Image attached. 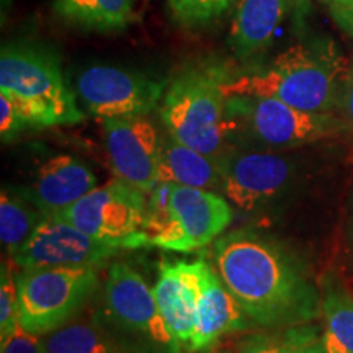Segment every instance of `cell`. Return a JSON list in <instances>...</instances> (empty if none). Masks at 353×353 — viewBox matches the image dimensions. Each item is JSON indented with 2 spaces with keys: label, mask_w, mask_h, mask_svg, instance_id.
I'll return each instance as SVG.
<instances>
[{
  "label": "cell",
  "mask_w": 353,
  "mask_h": 353,
  "mask_svg": "<svg viewBox=\"0 0 353 353\" xmlns=\"http://www.w3.org/2000/svg\"><path fill=\"white\" fill-rule=\"evenodd\" d=\"M159 180L203 190L219 188V157L206 156L196 149L182 144L180 141L172 138L169 132H165L162 136Z\"/></svg>",
  "instance_id": "cell-18"
},
{
  "label": "cell",
  "mask_w": 353,
  "mask_h": 353,
  "mask_svg": "<svg viewBox=\"0 0 353 353\" xmlns=\"http://www.w3.org/2000/svg\"><path fill=\"white\" fill-rule=\"evenodd\" d=\"M26 130H33L28 117L12 97L0 92V138H2V143H10Z\"/></svg>",
  "instance_id": "cell-26"
},
{
  "label": "cell",
  "mask_w": 353,
  "mask_h": 353,
  "mask_svg": "<svg viewBox=\"0 0 353 353\" xmlns=\"http://www.w3.org/2000/svg\"><path fill=\"white\" fill-rule=\"evenodd\" d=\"M249 327V317L224 285L223 278L205 257H200L195 332L188 352H203L224 335Z\"/></svg>",
  "instance_id": "cell-15"
},
{
  "label": "cell",
  "mask_w": 353,
  "mask_h": 353,
  "mask_svg": "<svg viewBox=\"0 0 353 353\" xmlns=\"http://www.w3.org/2000/svg\"><path fill=\"white\" fill-rule=\"evenodd\" d=\"M0 353H44V350L41 339L19 327L7 341L0 342Z\"/></svg>",
  "instance_id": "cell-27"
},
{
  "label": "cell",
  "mask_w": 353,
  "mask_h": 353,
  "mask_svg": "<svg viewBox=\"0 0 353 353\" xmlns=\"http://www.w3.org/2000/svg\"><path fill=\"white\" fill-rule=\"evenodd\" d=\"M54 13L85 32L125 30L132 20L134 0H54Z\"/></svg>",
  "instance_id": "cell-20"
},
{
  "label": "cell",
  "mask_w": 353,
  "mask_h": 353,
  "mask_svg": "<svg viewBox=\"0 0 353 353\" xmlns=\"http://www.w3.org/2000/svg\"><path fill=\"white\" fill-rule=\"evenodd\" d=\"M148 193L114 176L74 203L57 218L118 249L148 245Z\"/></svg>",
  "instance_id": "cell-8"
},
{
  "label": "cell",
  "mask_w": 353,
  "mask_h": 353,
  "mask_svg": "<svg viewBox=\"0 0 353 353\" xmlns=\"http://www.w3.org/2000/svg\"><path fill=\"white\" fill-rule=\"evenodd\" d=\"M97 187V176L81 159L61 154L39 167L32 198L44 216L57 218Z\"/></svg>",
  "instance_id": "cell-16"
},
{
  "label": "cell",
  "mask_w": 353,
  "mask_h": 353,
  "mask_svg": "<svg viewBox=\"0 0 353 353\" xmlns=\"http://www.w3.org/2000/svg\"><path fill=\"white\" fill-rule=\"evenodd\" d=\"M234 0H169L170 12L180 25L195 28L224 15Z\"/></svg>",
  "instance_id": "cell-24"
},
{
  "label": "cell",
  "mask_w": 353,
  "mask_h": 353,
  "mask_svg": "<svg viewBox=\"0 0 353 353\" xmlns=\"http://www.w3.org/2000/svg\"><path fill=\"white\" fill-rule=\"evenodd\" d=\"M103 139L114 175L149 193L157 187L162 136L148 117L107 118Z\"/></svg>",
  "instance_id": "cell-13"
},
{
  "label": "cell",
  "mask_w": 353,
  "mask_h": 353,
  "mask_svg": "<svg viewBox=\"0 0 353 353\" xmlns=\"http://www.w3.org/2000/svg\"><path fill=\"white\" fill-rule=\"evenodd\" d=\"M228 79L218 65H192L172 79L159 107L172 138L206 156L221 157L226 151Z\"/></svg>",
  "instance_id": "cell-4"
},
{
  "label": "cell",
  "mask_w": 353,
  "mask_h": 353,
  "mask_svg": "<svg viewBox=\"0 0 353 353\" xmlns=\"http://www.w3.org/2000/svg\"><path fill=\"white\" fill-rule=\"evenodd\" d=\"M120 250L68 221L46 216L12 262L20 268L99 267Z\"/></svg>",
  "instance_id": "cell-12"
},
{
  "label": "cell",
  "mask_w": 353,
  "mask_h": 353,
  "mask_svg": "<svg viewBox=\"0 0 353 353\" xmlns=\"http://www.w3.org/2000/svg\"><path fill=\"white\" fill-rule=\"evenodd\" d=\"M0 92L20 105L33 130L77 125L85 118L65 82L59 57L39 44L10 43L2 48Z\"/></svg>",
  "instance_id": "cell-3"
},
{
  "label": "cell",
  "mask_w": 353,
  "mask_h": 353,
  "mask_svg": "<svg viewBox=\"0 0 353 353\" xmlns=\"http://www.w3.org/2000/svg\"><path fill=\"white\" fill-rule=\"evenodd\" d=\"M348 239H350V244L353 247V203L350 210V219H348Z\"/></svg>",
  "instance_id": "cell-30"
},
{
  "label": "cell",
  "mask_w": 353,
  "mask_h": 353,
  "mask_svg": "<svg viewBox=\"0 0 353 353\" xmlns=\"http://www.w3.org/2000/svg\"><path fill=\"white\" fill-rule=\"evenodd\" d=\"M148 245L169 252H195L224 234L234 213L223 195L195 187L159 182L149 193Z\"/></svg>",
  "instance_id": "cell-5"
},
{
  "label": "cell",
  "mask_w": 353,
  "mask_h": 353,
  "mask_svg": "<svg viewBox=\"0 0 353 353\" xmlns=\"http://www.w3.org/2000/svg\"><path fill=\"white\" fill-rule=\"evenodd\" d=\"M285 6L286 0H241L229 37L234 54L247 59L265 50L283 19Z\"/></svg>",
  "instance_id": "cell-17"
},
{
  "label": "cell",
  "mask_w": 353,
  "mask_h": 353,
  "mask_svg": "<svg viewBox=\"0 0 353 353\" xmlns=\"http://www.w3.org/2000/svg\"><path fill=\"white\" fill-rule=\"evenodd\" d=\"M321 316L327 353H353V293L335 275L322 280Z\"/></svg>",
  "instance_id": "cell-19"
},
{
  "label": "cell",
  "mask_w": 353,
  "mask_h": 353,
  "mask_svg": "<svg viewBox=\"0 0 353 353\" xmlns=\"http://www.w3.org/2000/svg\"><path fill=\"white\" fill-rule=\"evenodd\" d=\"M200 259L195 262H164L154 285L159 309L174 341L175 353L188 352L195 332Z\"/></svg>",
  "instance_id": "cell-14"
},
{
  "label": "cell",
  "mask_w": 353,
  "mask_h": 353,
  "mask_svg": "<svg viewBox=\"0 0 353 353\" xmlns=\"http://www.w3.org/2000/svg\"><path fill=\"white\" fill-rule=\"evenodd\" d=\"M330 19L343 33L353 38V0H321Z\"/></svg>",
  "instance_id": "cell-28"
},
{
  "label": "cell",
  "mask_w": 353,
  "mask_h": 353,
  "mask_svg": "<svg viewBox=\"0 0 353 353\" xmlns=\"http://www.w3.org/2000/svg\"><path fill=\"white\" fill-rule=\"evenodd\" d=\"M46 218L33 198L21 196L10 188H2L0 195V239L8 257L13 259L30 241L34 229Z\"/></svg>",
  "instance_id": "cell-21"
},
{
  "label": "cell",
  "mask_w": 353,
  "mask_h": 353,
  "mask_svg": "<svg viewBox=\"0 0 353 353\" xmlns=\"http://www.w3.org/2000/svg\"><path fill=\"white\" fill-rule=\"evenodd\" d=\"M348 68L332 43H299L286 48L265 69L228 79L226 95L272 97L314 113L339 108Z\"/></svg>",
  "instance_id": "cell-2"
},
{
  "label": "cell",
  "mask_w": 353,
  "mask_h": 353,
  "mask_svg": "<svg viewBox=\"0 0 353 353\" xmlns=\"http://www.w3.org/2000/svg\"><path fill=\"white\" fill-rule=\"evenodd\" d=\"M39 339L44 353H123L97 321L72 319Z\"/></svg>",
  "instance_id": "cell-22"
},
{
  "label": "cell",
  "mask_w": 353,
  "mask_h": 353,
  "mask_svg": "<svg viewBox=\"0 0 353 353\" xmlns=\"http://www.w3.org/2000/svg\"><path fill=\"white\" fill-rule=\"evenodd\" d=\"M239 353H327L324 337L314 325L299 324L275 329L272 334H255L241 342Z\"/></svg>",
  "instance_id": "cell-23"
},
{
  "label": "cell",
  "mask_w": 353,
  "mask_h": 353,
  "mask_svg": "<svg viewBox=\"0 0 353 353\" xmlns=\"http://www.w3.org/2000/svg\"><path fill=\"white\" fill-rule=\"evenodd\" d=\"M165 81L136 70L97 64L83 69L76 81L79 99L92 117H148L164 99Z\"/></svg>",
  "instance_id": "cell-9"
},
{
  "label": "cell",
  "mask_w": 353,
  "mask_h": 353,
  "mask_svg": "<svg viewBox=\"0 0 353 353\" xmlns=\"http://www.w3.org/2000/svg\"><path fill=\"white\" fill-rule=\"evenodd\" d=\"M20 327L19 290L17 275L12 270V263H2L0 275V342L7 341Z\"/></svg>",
  "instance_id": "cell-25"
},
{
  "label": "cell",
  "mask_w": 353,
  "mask_h": 353,
  "mask_svg": "<svg viewBox=\"0 0 353 353\" xmlns=\"http://www.w3.org/2000/svg\"><path fill=\"white\" fill-rule=\"evenodd\" d=\"M216 272L255 325L283 329L321 314V293L307 268L273 237L236 229L213 247Z\"/></svg>",
  "instance_id": "cell-1"
},
{
  "label": "cell",
  "mask_w": 353,
  "mask_h": 353,
  "mask_svg": "<svg viewBox=\"0 0 353 353\" xmlns=\"http://www.w3.org/2000/svg\"><path fill=\"white\" fill-rule=\"evenodd\" d=\"M337 112L341 113L339 117L345 123L347 131L353 136V63L347 70L345 79H343Z\"/></svg>",
  "instance_id": "cell-29"
},
{
  "label": "cell",
  "mask_w": 353,
  "mask_h": 353,
  "mask_svg": "<svg viewBox=\"0 0 353 353\" xmlns=\"http://www.w3.org/2000/svg\"><path fill=\"white\" fill-rule=\"evenodd\" d=\"M97 283V267L20 268V327L37 337L63 327L82 311Z\"/></svg>",
  "instance_id": "cell-7"
},
{
  "label": "cell",
  "mask_w": 353,
  "mask_h": 353,
  "mask_svg": "<svg viewBox=\"0 0 353 353\" xmlns=\"http://www.w3.org/2000/svg\"><path fill=\"white\" fill-rule=\"evenodd\" d=\"M229 131L272 149L301 148L342 134L345 123L335 113L294 108L272 97L231 95L226 103Z\"/></svg>",
  "instance_id": "cell-6"
},
{
  "label": "cell",
  "mask_w": 353,
  "mask_h": 353,
  "mask_svg": "<svg viewBox=\"0 0 353 353\" xmlns=\"http://www.w3.org/2000/svg\"><path fill=\"white\" fill-rule=\"evenodd\" d=\"M219 165L221 195L244 211L257 210L283 195L296 175L290 157L257 149H226Z\"/></svg>",
  "instance_id": "cell-10"
},
{
  "label": "cell",
  "mask_w": 353,
  "mask_h": 353,
  "mask_svg": "<svg viewBox=\"0 0 353 353\" xmlns=\"http://www.w3.org/2000/svg\"><path fill=\"white\" fill-rule=\"evenodd\" d=\"M105 304L110 319L128 334L175 353L174 341L159 309L154 288L130 265L117 262L105 281Z\"/></svg>",
  "instance_id": "cell-11"
}]
</instances>
